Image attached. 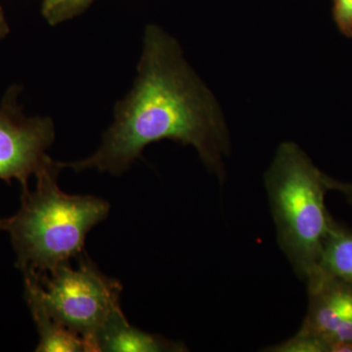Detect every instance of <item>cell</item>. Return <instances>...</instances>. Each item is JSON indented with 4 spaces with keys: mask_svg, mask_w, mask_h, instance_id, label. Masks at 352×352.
<instances>
[{
    "mask_svg": "<svg viewBox=\"0 0 352 352\" xmlns=\"http://www.w3.org/2000/svg\"><path fill=\"white\" fill-rule=\"evenodd\" d=\"M320 271L352 285V229L333 222L324 245Z\"/></svg>",
    "mask_w": 352,
    "mask_h": 352,
    "instance_id": "9",
    "label": "cell"
},
{
    "mask_svg": "<svg viewBox=\"0 0 352 352\" xmlns=\"http://www.w3.org/2000/svg\"><path fill=\"white\" fill-rule=\"evenodd\" d=\"M25 296L39 335L38 352H91L87 342L53 318L44 305L36 273L25 272Z\"/></svg>",
    "mask_w": 352,
    "mask_h": 352,
    "instance_id": "7",
    "label": "cell"
},
{
    "mask_svg": "<svg viewBox=\"0 0 352 352\" xmlns=\"http://www.w3.org/2000/svg\"><path fill=\"white\" fill-rule=\"evenodd\" d=\"M20 91L10 87L0 101V179H16L25 191L32 175L55 163L47 155L55 126L50 118L27 117L18 103Z\"/></svg>",
    "mask_w": 352,
    "mask_h": 352,
    "instance_id": "5",
    "label": "cell"
},
{
    "mask_svg": "<svg viewBox=\"0 0 352 352\" xmlns=\"http://www.w3.org/2000/svg\"><path fill=\"white\" fill-rule=\"evenodd\" d=\"M335 17L340 29L352 34V0H335Z\"/></svg>",
    "mask_w": 352,
    "mask_h": 352,
    "instance_id": "11",
    "label": "cell"
},
{
    "mask_svg": "<svg viewBox=\"0 0 352 352\" xmlns=\"http://www.w3.org/2000/svg\"><path fill=\"white\" fill-rule=\"evenodd\" d=\"M61 162L44 168L34 191H22L19 212L0 219V230L10 235L23 273L47 275L85 254L87 234L107 219L110 205L103 199L69 195L58 186Z\"/></svg>",
    "mask_w": 352,
    "mask_h": 352,
    "instance_id": "2",
    "label": "cell"
},
{
    "mask_svg": "<svg viewBox=\"0 0 352 352\" xmlns=\"http://www.w3.org/2000/svg\"><path fill=\"white\" fill-rule=\"evenodd\" d=\"M307 283L309 305L298 333L326 352H352V285L321 271Z\"/></svg>",
    "mask_w": 352,
    "mask_h": 352,
    "instance_id": "6",
    "label": "cell"
},
{
    "mask_svg": "<svg viewBox=\"0 0 352 352\" xmlns=\"http://www.w3.org/2000/svg\"><path fill=\"white\" fill-rule=\"evenodd\" d=\"M76 268L71 263L47 275L38 276L44 305L53 318L82 337L96 352L97 333L120 309L122 285L106 276L87 254L78 256Z\"/></svg>",
    "mask_w": 352,
    "mask_h": 352,
    "instance_id": "4",
    "label": "cell"
},
{
    "mask_svg": "<svg viewBox=\"0 0 352 352\" xmlns=\"http://www.w3.org/2000/svg\"><path fill=\"white\" fill-rule=\"evenodd\" d=\"M96 352H168L185 351L179 342L161 336L144 332L127 322L122 309L118 310L104 324L94 340Z\"/></svg>",
    "mask_w": 352,
    "mask_h": 352,
    "instance_id": "8",
    "label": "cell"
},
{
    "mask_svg": "<svg viewBox=\"0 0 352 352\" xmlns=\"http://www.w3.org/2000/svg\"><path fill=\"white\" fill-rule=\"evenodd\" d=\"M95 0H43V15L51 25H57L80 15Z\"/></svg>",
    "mask_w": 352,
    "mask_h": 352,
    "instance_id": "10",
    "label": "cell"
},
{
    "mask_svg": "<svg viewBox=\"0 0 352 352\" xmlns=\"http://www.w3.org/2000/svg\"><path fill=\"white\" fill-rule=\"evenodd\" d=\"M9 32L10 30H9L8 23H7L6 15H4L3 9L0 6V41L6 38L8 36Z\"/></svg>",
    "mask_w": 352,
    "mask_h": 352,
    "instance_id": "13",
    "label": "cell"
},
{
    "mask_svg": "<svg viewBox=\"0 0 352 352\" xmlns=\"http://www.w3.org/2000/svg\"><path fill=\"white\" fill-rule=\"evenodd\" d=\"M170 139L193 146L207 168L224 177L228 134L217 101L183 58L175 38L157 25L146 28L138 75L118 101L113 120L91 156L63 163L76 171L120 175L148 145Z\"/></svg>",
    "mask_w": 352,
    "mask_h": 352,
    "instance_id": "1",
    "label": "cell"
},
{
    "mask_svg": "<svg viewBox=\"0 0 352 352\" xmlns=\"http://www.w3.org/2000/svg\"><path fill=\"white\" fill-rule=\"evenodd\" d=\"M326 185L329 191H337L342 194L352 207V183L338 182L326 175Z\"/></svg>",
    "mask_w": 352,
    "mask_h": 352,
    "instance_id": "12",
    "label": "cell"
},
{
    "mask_svg": "<svg viewBox=\"0 0 352 352\" xmlns=\"http://www.w3.org/2000/svg\"><path fill=\"white\" fill-rule=\"evenodd\" d=\"M265 187L280 247L298 276L309 281L320 272L335 222L326 208V175L298 145L285 142L266 173Z\"/></svg>",
    "mask_w": 352,
    "mask_h": 352,
    "instance_id": "3",
    "label": "cell"
}]
</instances>
